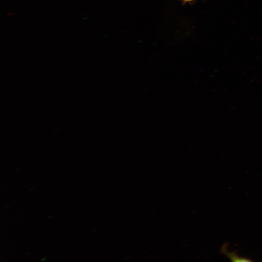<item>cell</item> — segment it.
<instances>
[{"instance_id": "1", "label": "cell", "mask_w": 262, "mask_h": 262, "mask_svg": "<svg viewBox=\"0 0 262 262\" xmlns=\"http://www.w3.org/2000/svg\"><path fill=\"white\" fill-rule=\"evenodd\" d=\"M181 0L184 3H186L187 2H192L195 0Z\"/></svg>"}]
</instances>
